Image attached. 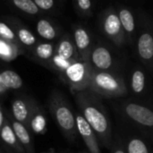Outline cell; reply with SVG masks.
<instances>
[{
    "label": "cell",
    "mask_w": 153,
    "mask_h": 153,
    "mask_svg": "<svg viewBox=\"0 0 153 153\" xmlns=\"http://www.w3.org/2000/svg\"><path fill=\"white\" fill-rule=\"evenodd\" d=\"M74 96L80 113L93 129L100 143L106 148L111 146L112 125L102 98L90 90L76 92Z\"/></svg>",
    "instance_id": "1"
},
{
    "label": "cell",
    "mask_w": 153,
    "mask_h": 153,
    "mask_svg": "<svg viewBox=\"0 0 153 153\" xmlns=\"http://www.w3.org/2000/svg\"><path fill=\"white\" fill-rule=\"evenodd\" d=\"M48 106L63 135L69 142H74L78 134L75 112L72 109L65 96L61 91L54 90L48 98Z\"/></svg>",
    "instance_id": "2"
},
{
    "label": "cell",
    "mask_w": 153,
    "mask_h": 153,
    "mask_svg": "<svg viewBox=\"0 0 153 153\" xmlns=\"http://www.w3.org/2000/svg\"><path fill=\"white\" fill-rule=\"evenodd\" d=\"M90 91L102 99H117L128 95V88L120 73L93 71L92 79L89 86Z\"/></svg>",
    "instance_id": "3"
},
{
    "label": "cell",
    "mask_w": 153,
    "mask_h": 153,
    "mask_svg": "<svg viewBox=\"0 0 153 153\" xmlns=\"http://www.w3.org/2000/svg\"><path fill=\"white\" fill-rule=\"evenodd\" d=\"M135 52L143 65L153 74V20L143 10L137 12Z\"/></svg>",
    "instance_id": "4"
},
{
    "label": "cell",
    "mask_w": 153,
    "mask_h": 153,
    "mask_svg": "<svg viewBox=\"0 0 153 153\" xmlns=\"http://www.w3.org/2000/svg\"><path fill=\"white\" fill-rule=\"evenodd\" d=\"M120 113L132 125L142 130L153 141V108L145 103L128 99L121 102Z\"/></svg>",
    "instance_id": "5"
},
{
    "label": "cell",
    "mask_w": 153,
    "mask_h": 153,
    "mask_svg": "<svg viewBox=\"0 0 153 153\" xmlns=\"http://www.w3.org/2000/svg\"><path fill=\"white\" fill-rule=\"evenodd\" d=\"M98 25L101 34L117 48L127 45L126 37L123 30L117 8L108 6L99 14Z\"/></svg>",
    "instance_id": "6"
},
{
    "label": "cell",
    "mask_w": 153,
    "mask_h": 153,
    "mask_svg": "<svg viewBox=\"0 0 153 153\" xmlns=\"http://www.w3.org/2000/svg\"><path fill=\"white\" fill-rule=\"evenodd\" d=\"M93 71L94 69L90 62L78 60L74 62L59 77L74 94L89 89Z\"/></svg>",
    "instance_id": "7"
},
{
    "label": "cell",
    "mask_w": 153,
    "mask_h": 153,
    "mask_svg": "<svg viewBox=\"0 0 153 153\" xmlns=\"http://www.w3.org/2000/svg\"><path fill=\"white\" fill-rule=\"evenodd\" d=\"M89 62L94 70L119 73L120 64L111 48L99 40L92 48Z\"/></svg>",
    "instance_id": "8"
},
{
    "label": "cell",
    "mask_w": 153,
    "mask_h": 153,
    "mask_svg": "<svg viewBox=\"0 0 153 153\" xmlns=\"http://www.w3.org/2000/svg\"><path fill=\"white\" fill-rule=\"evenodd\" d=\"M72 36L82 61L89 62L92 48L95 44L91 30L82 24L72 25Z\"/></svg>",
    "instance_id": "9"
},
{
    "label": "cell",
    "mask_w": 153,
    "mask_h": 153,
    "mask_svg": "<svg viewBox=\"0 0 153 153\" xmlns=\"http://www.w3.org/2000/svg\"><path fill=\"white\" fill-rule=\"evenodd\" d=\"M3 18L10 24L13 28L21 46L24 48L26 53L30 50L39 41V38L35 35L28 26H26L22 22L20 21L19 18L10 15V16H3ZM26 55V54H25Z\"/></svg>",
    "instance_id": "10"
},
{
    "label": "cell",
    "mask_w": 153,
    "mask_h": 153,
    "mask_svg": "<svg viewBox=\"0 0 153 153\" xmlns=\"http://www.w3.org/2000/svg\"><path fill=\"white\" fill-rule=\"evenodd\" d=\"M36 32L39 39L56 42L65 31L62 26L54 19L42 15L37 20Z\"/></svg>",
    "instance_id": "11"
},
{
    "label": "cell",
    "mask_w": 153,
    "mask_h": 153,
    "mask_svg": "<svg viewBox=\"0 0 153 153\" xmlns=\"http://www.w3.org/2000/svg\"><path fill=\"white\" fill-rule=\"evenodd\" d=\"M76 126L78 134L83 140L90 153H101L100 143L91 126L80 112H75Z\"/></svg>",
    "instance_id": "12"
},
{
    "label": "cell",
    "mask_w": 153,
    "mask_h": 153,
    "mask_svg": "<svg viewBox=\"0 0 153 153\" xmlns=\"http://www.w3.org/2000/svg\"><path fill=\"white\" fill-rule=\"evenodd\" d=\"M117 11L126 37L127 44L130 46H134L137 34V21L134 13L126 5L117 6Z\"/></svg>",
    "instance_id": "13"
},
{
    "label": "cell",
    "mask_w": 153,
    "mask_h": 153,
    "mask_svg": "<svg viewBox=\"0 0 153 153\" xmlns=\"http://www.w3.org/2000/svg\"><path fill=\"white\" fill-rule=\"evenodd\" d=\"M36 103L33 99L29 97H20L13 100L11 103L13 117L28 128L29 120Z\"/></svg>",
    "instance_id": "14"
},
{
    "label": "cell",
    "mask_w": 153,
    "mask_h": 153,
    "mask_svg": "<svg viewBox=\"0 0 153 153\" xmlns=\"http://www.w3.org/2000/svg\"><path fill=\"white\" fill-rule=\"evenodd\" d=\"M56 53V42L39 39L38 43L26 53V56L39 64L47 66Z\"/></svg>",
    "instance_id": "15"
},
{
    "label": "cell",
    "mask_w": 153,
    "mask_h": 153,
    "mask_svg": "<svg viewBox=\"0 0 153 153\" xmlns=\"http://www.w3.org/2000/svg\"><path fill=\"white\" fill-rule=\"evenodd\" d=\"M56 54L59 56L67 59L78 61L81 60L77 52L72 34L64 32L56 42Z\"/></svg>",
    "instance_id": "16"
},
{
    "label": "cell",
    "mask_w": 153,
    "mask_h": 153,
    "mask_svg": "<svg viewBox=\"0 0 153 153\" xmlns=\"http://www.w3.org/2000/svg\"><path fill=\"white\" fill-rule=\"evenodd\" d=\"M129 85L132 93L136 97H143L147 91L148 79L144 70L135 65L132 68L129 77Z\"/></svg>",
    "instance_id": "17"
},
{
    "label": "cell",
    "mask_w": 153,
    "mask_h": 153,
    "mask_svg": "<svg viewBox=\"0 0 153 153\" xmlns=\"http://www.w3.org/2000/svg\"><path fill=\"white\" fill-rule=\"evenodd\" d=\"M22 77L16 72L13 70L0 72V97L9 91L22 88Z\"/></svg>",
    "instance_id": "18"
},
{
    "label": "cell",
    "mask_w": 153,
    "mask_h": 153,
    "mask_svg": "<svg viewBox=\"0 0 153 153\" xmlns=\"http://www.w3.org/2000/svg\"><path fill=\"white\" fill-rule=\"evenodd\" d=\"M28 129L36 134H44L47 132V118L44 109L36 103L29 120Z\"/></svg>",
    "instance_id": "19"
},
{
    "label": "cell",
    "mask_w": 153,
    "mask_h": 153,
    "mask_svg": "<svg viewBox=\"0 0 153 153\" xmlns=\"http://www.w3.org/2000/svg\"><path fill=\"white\" fill-rule=\"evenodd\" d=\"M0 138L4 144L13 149L14 152L17 153H26L13 131L9 118L4 119L3 127L0 131Z\"/></svg>",
    "instance_id": "20"
},
{
    "label": "cell",
    "mask_w": 153,
    "mask_h": 153,
    "mask_svg": "<svg viewBox=\"0 0 153 153\" xmlns=\"http://www.w3.org/2000/svg\"><path fill=\"white\" fill-rule=\"evenodd\" d=\"M12 126L13 128V131L21 143L22 146L23 147L26 153H35V150L33 147V143L31 141V137L30 134V130L22 123L15 120L13 117H8Z\"/></svg>",
    "instance_id": "21"
},
{
    "label": "cell",
    "mask_w": 153,
    "mask_h": 153,
    "mask_svg": "<svg viewBox=\"0 0 153 153\" xmlns=\"http://www.w3.org/2000/svg\"><path fill=\"white\" fill-rule=\"evenodd\" d=\"M24 48L17 44L7 41L0 38V59L5 62H11L16 59L20 55H25Z\"/></svg>",
    "instance_id": "22"
},
{
    "label": "cell",
    "mask_w": 153,
    "mask_h": 153,
    "mask_svg": "<svg viewBox=\"0 0 153 153\" xmlns=\"http://www.w3.org/2000/svg\"><path fill=\"white\" fill-rule=\"evenodd\" d=\"M12 7L15 8L19 12L31 17H40L44 13L39 9L33 0H5Z\"/></svg>",
    "instance_id": "23"
},
{
    "label": "cell",
    "mask_w": 153,
    "mask_h": 153,
    "mask_svg": "<svg viewBox=\"0 0 153 153\" xmlns=\"http://www.w3.org/2000/svg\"><path fill=\"white\" fill-rule=\"evenodd\" d=\"M74 62V60H67L65 59L61 56H59L58 55H56L55 53V55L53 56V57L50 59V61L48 63L47 66L48 68H49L50 70L56 72L58 74V75H60L61 74H63Z\"/></svg>",
    "instance_id": "24"
},
{
    "label": "cell",
    "mask_w": 153,
    "mask_h": 153,
    "mask_svg": "<svg viewBox=\"0 0 153 153\" xmlns=\"http://www.w3.org/2000/svg\"><path fill=\"white\" fill-rule=\"evenodd\" d=\"M127 153H150L146 143L140 137L132 136L128 139L126 143Z\"/></svg>",
    "instance_id": "25"
},
{
    "label": "cell",
    "mask_w": 153,
    "mask_h": 153,
    "mask_svg": "<svg viewBox=\"0 0 153 153\" xmlns=\"http://www.w3.org/2000/svg\"><path fill=\"white\" fill-rule=\"evenodd\" d=\"M74 7L77 14L82 18L92 16V1L91 0H73Z\"/></svg>",
    "instance_id": "26"
},
{
    "label": "cell",
    "mask_w": 153,
    "mask_h": 153,
    "mask_svg": "<svg viewBox=\"0 0 153 153\" xmlns=\"http://www.w3.org/2000/svg\"><path fill=\"white\" fill-rule=\"evenodd\" d=\"M0 38L21 46L13 28L3 17L0 19Z\"/></svg>",
    "instance_id": "27"
},
{
    "label": "cell",
    "mask_w": 153,
    "mask_h": 153,
    "mask_svg": "<svg viewBox=\"0 0 153 153\" xmlns=\"http://www.w3.org/2000/svg\"><path fill=\"white\" fill-rule=\"evenodd\" d=\"M39 9L44 13H56L58 5L56 0H33Z\"/></svg>",
    "instance_id": "28"
},
{
    "label": "cell",
    "mask_w": 153,
    "mask_h": 153,
    "mask_svg": "<svg viewBox=\"0 0 153 153\" xmlns=\"http://www.w3.org/2000/svg\"><path fill=\"white\" fill-rule=\"evenodd\" d=\"M111 153H127L126 152V148L125 146H123V144L118 142V141H115L112 146V151Z\"/></svg>",
    "instance_id": "29"
},
{
    "label": "cell",
    "mask_w": 153,
    "mask_h": 153,
    "mask_svg": "<svg viewBox=\"0 0 153 153\" xmlns=\"http://www.w3.org/2000/svg\"><path fill=\"white\" fill-rule=\"evenodd\" d=\"M4 112H3V108H2V106L0 104V131L3 127V125H4Z\"/></svg>",
    "instance_id": "30"
},
{
    "label": "cell",
    "mask_w": 153,
    "mask_h": 153,
    "mask_svg": "<svg viewBox=\"0 0 153 153\" xmlns=\"http://www.w3.org/2000/svg\"><path fill=\"white\" fill-rule=\"evenodd\" d=\"M80 153H90V152H80Z\"/></svg>",
    "instance_id": "31"
},
{
    "label": "cell",
    "mask_w": 153,
    "mask_h": 153,
    "mask_svg": "<svg viewBox=\"0 0 153 153\" xmlns=\"http://www.w3.org/2000/svg\"><path fill=\"white\" fill-rule=\"evenodd\" d=\"M62 1H65V0H62Z\"/></svg>",
    "instance_id": "32"
},
{
    "label": "cell",
    "mask_w": 153,
    "mask_h": 153,
    "mask_svg": "<svg viewBox=\"0 0 153 153\" xmlns=\"http://www.w3.org/2000/svg\"><path fill=\"white\" fill-rule=\"evenodd\" d=\"M0 153H1V152H0Z\"/></svg>",
    "instance_id": "33"
}]
</instances>
